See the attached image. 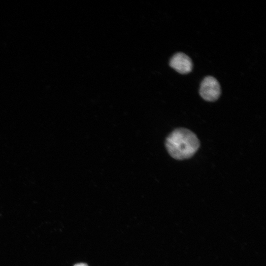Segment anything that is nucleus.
I'll return each instance as SVG.
<instances>
[{"mask_svg":"<svg viewBox=\"0 0 266 266\" xmlns=\"http://www.w3.org/2000/svg\"><path fill=\"white\" fill-rule=\"evenodd\" d=\"M166 146L172 158L181 160L192 157L198 150L200 142L196 135L190 130L178 128L167 136Z\"/></svg>","mask_w":266,"mask_h":266,"instance_id":"obj_1","label":"nucleus"},{"mask_svg":"<svg viewBox=\"0 0 266 266\" xmlns=\"http://www.w3.org/2000/svg\"><path fill=\"white\" fill-rule=\"evenodd\" d=\"M200 94L205 100H216L221 94V88L217 80L211 76L205 77L201 82Z\"/></svg>","mask_w":266,"mask_h":266,"instance_id":"obj_2","label":"nucleus"},{"mask_svg":"<svg viewBox=\"0 0 266 266\" xmlns=\"http://www.w3.org/2000/svg\"><path fill=\"white\" fill-rule=\"evenodd\" d=\"M169 65L181 74L190 72L193 67L191 59L187 55L181 52L177 53L171 57Z\"/></svg>","mask_w":266,"mask_h":266,"instance_id":"obj_3","label":"nucleus"},{"mask_svg":"<svg viewBox=\"0 0 266 266\" xmlns=\"http://www.w3.org/2000/svg\"><path fill=\"white\" fill-rule=\"evenodd\" d=\"M74 266H88L87 264L85 263H78L75 264Z\"/></svg>","mask_w":266,"mask_h":266,"instance_id":"obj_4","label":"nucleus"}]
</instances>
